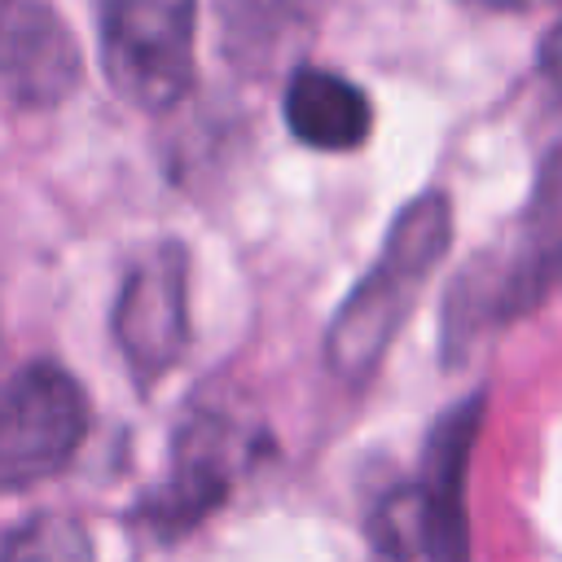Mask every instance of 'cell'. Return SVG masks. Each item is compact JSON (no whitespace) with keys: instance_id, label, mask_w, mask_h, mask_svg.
I'll return each instance as SVG.
<instances>
[{"instance_id":"cell-1","label":"cell","mask_w":562,"mask_h":562,"mask_svg":"<svg viewBox=\"0 0 562 562\" xmlns=\"http://www.w3.org/2000/svg\"><path fill=\"white\" fill-rule=\"evenodd\" d=\"M448 241H452V206L443 193H422L395 215L382 255L347 294V303L338 307L325 334V360L338 378L360 382L378 369L391 338L408 321L426 277L443 259Z\"/></svg>"},{"instance_id":"cell-2","label":"cell","mask_w":562,"mask_h":562,"mask_svg":"<svg viewBox=\"0 0 562 562\" xmlns=\"http://www.w3.org/2000/svg\"><path fill=\"white\" fill-rule=\"evenodd\" d=\"M101 66L136 110H171L193 83L198 0H97Z\"/></svg>"},{"instance_id":"cell-3","label":"cell","mask_w":562,"mask_h":562,"mask_svg":"<svg viewBox=\"0 0 562 562\" xmlns=\"http://www.w3.org/2000/svg\"><path fill=\"white\" fill-rule=\"evenodd\" d=\"M88 435L83 386L40 360L0 382V496L53 479Z\"/></svg>"},{"instance_id":"cell-4","label":"cell","mask_w":562,"mask_h":562,"mask_svg":"<svg viewBox=\"0 0 562 562\" xmlns=\"http://www.w3.org/2000/svg\"><path fill=\"white\" fill-rule=\"evenodd\" d=\"M250 443L224 417H193L171 443L167 479L136 501V518L158 536H180L198 518H206L233 487L237 470L246 465Z\"/></svg>"},{"instance_id":"cell-5","label":"cell","mask_w":562,"mask_h":562,"mask_svg":"<svg viewBox=\"0 0 562 562\" xmlns=\"http://www.w3.org/2000/svg\"><path fill=\"white\" fill-rule=\"evenodd\" d=\"M79 83V48L48 0H0V105L53 110Z\"/></svg>"},{"instance_id":"cell-6","label":"cell","mask_w":562,"mask_h":562,"mask_svg":"<svg viewBox=\"0 0 562 562\" xmlns=\"http://www.w3.org/2000/svg\"><path fill=\"white\" fill-rule=\"evenodd\" d=\"M184 338V255L176 246H162L127 272L114 303V342L136 382H154L180 360Z\"/></svg>"},{"instance_id":"cell-7","label":"cell","mask_w":562,"mask_h":562,"mask_svg":"<svg viewBox=\"0 0 562 562\" xmlns=\"http://www.w3.org/2000/svg\"><path fill=\"white\" fill-rule=\"evenodd\" d=\"M285 127L307 149L342 154V149L364 145V136L373 127V105H369L364 88L351 83L347 75L303 66L285 83Z\"/></svg>"},{"instance_id":"cell-8","label":"cell","mask_w":562,"mask_h":562,"mask_svg":"<svg viewBox=\"0 0 562 562\" xmlns=\"http://www.w3.org/2000/svg\"><path fill=\"white\" fill-rule=\"evenodd\" d=\"M373 544L395 558V562H408L417 553H430L439 558V531H435V514L422 496V487H395L391 496H382V505L373 509Z\"/></svg>"},{"instance_id":"cell-9","label":"cell","mask_w":562,"mask_h":562,"mask_svg":"<svg viewBox=\"0 0 562 562\" xmlns=\"http://www.w3.org/2000/svg\"><path fill=\"white\" fill-rule=\"evenodd\" d=\"M0 562H92V540L75 518L40 514L4 540Z\"/></svg>"},{"instance_id":"cell-10","label":"cell","mask_w":562,"mask_h":562,"mask_svg":"<svg viewBox=\"0 0 562 562\" xmlns=\"http://www.w3.org/2000/svg\"><path fill=\"white\" fill-rule=\"evenodd\" d=\"M540 66H544V79L553 83V92L562 97V18L553 22V31H549V40L540 48Z\"/></svg>"},{"instance_id":"cell-11","label":"cell","mask_w":562,"mask_h":562,"mask_svg":"<svg viewBox=\"0 0 562 562\" xmlns=\"http://www.w3.org/2000/svg\"><path fill=\"white\" fill-rule=\"evenodd\" d=\"M465 4H479V9H531V4H544V0H465Z\"/></svg>"}]
</instances>
